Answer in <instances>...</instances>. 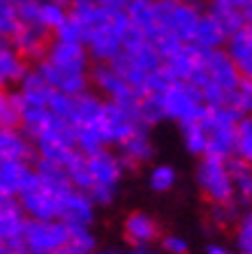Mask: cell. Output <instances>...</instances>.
I'll return each instance as SVG.
<instances>
[{"label": "cell", "instance_id": "1", "mask_svg": "<svg viewBox=\"0 0 252 254\" xmlns=\"http://www.w3.org/2000/svg\"><path fill=\"white\" fill-rule=\"evenodd\" d=\"M204 97L206 107H232L234 90L241 83V74L236 69L225 49L201 51L199 72L190 81Z\"/></svg>", "mask_w": 252, "mask_h": 254}, {"label": "cell", "instance_id": "2", "mask_svg": "<svg viewBox=\"0 0 252 254\" xmlns=\"http://www.w3.org/2000/svg\"><path fill=\"white\" fill-rule=\"evenodd\" d=\"M86 160V190L97 208H109L118 196V190L125 181V167L113 148H100L93 155H84Z\"/></svg>", "mask_w": 252, "mask_h": 254}, {"label": "cell", "instance_id": "3", "mask_svg": "<svg viewBox=\"0 0 252 254\" xmlns=\"http://www.w3.org/2000/svg\"><path fill=\"white\" fill-rule=\"evenodd\" d=\"M204 9H206L204 0H155L158 35H162V33L173 35L183 44H190L194 28H197V21L204 14Z\"/></svg>", "mask_w": 252, "mask_h": 254}, {"label": "cell", "instance_id": "4", "mask_svg": "<svg viewBox=\"0 0 252 254\" xmlns=\"http://www.w3.org/2000/svg\"><path fill=\"white\" fill-rule=\"evenodd\" d=\"M30 141H33L35 148V157L56 162L60 167H65L67 160L77 153V148H74V127L53 114H49L47 121L30 134Z\"/></svg>", "mask_w": 252, "mask_h": 254}, {"label": "cell", "instance_id": "5", "mask_svg": "<svg viewBox=\"0 0 252 254\" xmlns=\"http://www.w3.org/2000/svg\"><path fill=\"white\" fill-rule=\"evenodd\" d=\"M130 28L125 12L120 14H104L95 26H90L84 35L90 63H111L123 49V35Z\"/></svg>", "mask_w": 252, "mask_h": 254}, {"label": "cell", "instance_id": "6", "mask_svg": "<svg viewBox=\"0 0 252 254\" xmlns=\"http://www.w3.org/2000/svg\"><path fill=\"white\" fill-rule=\"evenodd\" d=\"M194 183L211 206H225V203H239L234 194V183L229 174V162L204 155L194 169Z\"/></svg>", "mask_w": 252, "mask_h": 254}, {"label": "cell", "instance_id": "7", "mask_svg": "<svg viewBox=\"0 0 252 254\" xmlns=\"http://www.w3.org/2000/svg\"><path fill=\"white\" fill-rule=\"evenodd\" d=\"M160 107L165 121L187 125V123L201 121L206 114V102L201 93L187 81H173L165 93L160 95Z\"/></svg>", "mask_w": 252, "mask_h": 254}, {"label": "cell", "instance_id": "8", "mask_svg": "<svg viewBox=\"0 0 252 254\" xmlns=\"http://www.w3.org/2000/svg\"><path fill=\"white\" fill-rule=\"evenodd\" d=\"M241 116L229 107H208L204 118H201V127L206 134V155L211 157H220V160H229L234 148V129H236V121Z\"/></svg>", "mask_w": 252, "mask_h": 254}, {"label": "cell", "instance_id": "9", "mask_svg": "<svg viewBox=\"0 0 252 254\" xmlns=\"http://www.w3.org/2000/svg\"><path fill=\"white\" fill-rule=\"evenodd\" d=\"M137 127H144L137 116V104H118V102L104 100L100 116L95 121V129L100 132V139L106 148H116Z\"/></svg>", "mask_w": 252, "mask_h": 254}, {"label": "cell", "instance_id": "10", "mask_svg": "<svg viewBox=\"0 0 252 254\" xmlns=\"http://www.w3.org/2000/svg\"><path fill=\"white\" fill-rule=\"evenodd\" d=\"M90 90L100 95L106 102H118V104H137L141 97L139 90H134L109 63H93L88 69Z\"/></svg>", "mask_w": 252, "mask_h": 254}, {"label": "cell", "instance_id": "11", "mask_svg": "<svg viewBox=\"0 0 252 254\" xmlns=\"http://www.w3.org/2000/svg\"><path fill=\"white\" fill-rule=\"evenodd\" d=\"M67 243V227L60 220H28L21 248L30 254H49L63 250Z\"/></svg>", "mask_w": 252, "mask_h": 254}, {"label": "cell", "instance_id": "12", "mask_svg": "<svg viewBox=\"0 0 252 254\" xmlns=\"http://www.w3.org/2000/svg\"><path fill=\"white\" fill-rule=\"evenodd\" d=\"M97 217V206L81 190L67 185L58 192V220L65 227H93Z\"/></svg>", "mask_w": 252, "mask_h": 254}, {"label": "cell", "instance_id": "13", "mask_svg": "<svg viewBox=\"0 0 252 254\" xmlns=\"http://www.w3.org/2000/svg\"><path fill=\"white\" fill-rule=\"evenodd\" d=\"M19 206L28 220H58V192L35 176L19 194Z\"/></svg>", "mask_w": 252, "mask_h": 254}, {"label": "cell", "instance_id": "14", "mask_svg": "<svg viewBox=\"0 0 252 254\" xmlns=\"http://www.w3.org/2000/svg\"><path fill=\"white\" fill-rule=\"evenodd\" d=\"M42 61H47L49 65L72 74H88L90 65H93L86 47L81 42H60V40H53V37L49 42V49Z\"/></svg>", "mask_w": 252, "mask_h": 254}, {"label": "cell", "instance_id": "15", "mask_svg": "<svg viewBox=\"0 0 252 254\" xmlns=\"http://www.w3.org/2000/svg\"><path fill=\"white\" fill-rule=\"evenodd\" d=\"M7 42L12 44V49L28 63V65H35L37 61L44 58L49 49V42H51V33H47L42 26H28V23H19L16 30H14Z\"/></svg>", "mask_w": 252, "mask_h": 254}, {"label": "cell", "instance_id": "16", "mask_svg": "<svg viewBox=\"0 0 252 254\" xmlns=\"http://www.w3.org/2000/svg\"><path fill=\"white\" fill-rule=\"evenodd\" d=\"M116 155L120 157L125 171H134V169L144 167L155 157V141L151 136L148 127H137L125 141H120L118 146L113 148Z\"/></svg>", "mask_w": 252, "mask_h": 254}, {"label": "cell", "instance_id": "17", "mask_svg": "<svg viewBox=\"0 0 252 254\" xmlns=\"http://www.w3.org/2000/svg\"><path fill=\"white\" fill-rule=\"evenodd\" d=\"M162 236L160 222L148 210H132L123 220V238L127 245H155Z\"/></svg>", "mask_w": 252, "mask_h": 254}, {"label": "cell", "instance_id": "18", "mask_svg": "<svg viewBox=\"0 0 252 254\" xmlns=\"http://www.w3.org/2000/svg\"><path fill=\"white\" fill-rule=\"evenodd\" d=\"M33 176V162L0 160V194L19 199V194L28 188Z\"/></svg>", "mask_w": 252, "mask_h": 254}, {"label": "cell", "instance_id": "19", "mask_svg": "<svg viewBox=\"0 0 252 254\" xmlns=\"http://www.w3.org/2000/svg\"><path fill=\"white\" fill-rule=\"evenodd\" d=\"M26 222H28V217L21 210L19 199L0 206V241L5 243L9 250L21 248Z\"/></svg>", "mask_w": 252, "mask_h": 254}, {"label": "cell", "instance_id": "20", "mask_svg": "<svg viewBox=\"0 0 252 254\" xmlns=\"http://www.w3.org/2000/svg\"><path fill=\"white\" fill-rule=\"evenodd\" d=\"M0 160H35L33 141L28 139V134L21 127H0Z\"/></svg>", "mask_w": 252, "mask_h": 254}, {"label": "cell", "instance_id": "21", "mask_svg": "<svg viewBox=\"0 0 252 254\" xmlns=\"http://www.w3.org/2000/svg\"><path fill=\"white\" fill-rule=\"evenodd\" d=\"M229 35L225 33L222 23L218 21V16L211 12V9H204V14L197 21V28L192 33V47L201 49V51H208V49H222Z\"/></svg>", "mask_w": 252, "mask_h": 254}, {"label": "cell", "instance_id": "22", "mask_svg": "<svg viewBox=\"0 0 252 254\" xmlns=\"http://www.w3.org/2000/svg\"><path fill=\"white\" fill-rule=\"evenodd\" d=\"M222 49H225V54L229 56V61L236 65L241 79H243L252 69V26L250 23L229 35Z\"/></svg>", "mask_w": 252, "mask_h": 254}, {"label": "cell", "instance_id": "23", "mask_svg": "<svg viewBox=\"0 0 252 254\" xmlns=\"http://www.w3.org/2000/svg\"><path fill=\"white\" fill-rule=\"evenodd\" d=\"M102 100L95 90H84L79 95H72V114L70 125L72 127H95V121L102 111Z\"/></svg>", "mask_w": 252, "mask_h": 254}, {"label": "cell", "instance_id": "24", "mask_svg": "<svg viewBox=\"0 0 252 254\" xmlns=\"http://www.w3.org/2000/svg\"><path fill=\"white\" fill-rule=\"evenodd\" d=\"M201 65V49L192 47V44H183L178 51H173L165 61V67L173 74L176 81H192V76L199 72Z\"/></svg>", "mask_w": 252, "mask_h": 254}, {"label": "cell", "instance_id": "25", "mask_svg": "<svg viewBox=\"0 0 252 254\" xmlns=\"http://www.w3.org/2000/svg\"><path fill=\"white\" fill-rule=\"evenodd\" d=\"M28 63L12 49L7 40L0 42V88H16L21 76L28 72Z\"/></svg>", "mask_w": 252, "mask_h": 254}, {"label": "cell", "instance_id": "26", "mask_svg": "<svg viewBox=\"0 0 252 254\" xmlns=\"http://www.w3.org/2000/svg\"><path fill=\"white\" fill-rule=\"evenodd\" d=\"M125 16L144 37L153 40L158 35V23H155V0H130L125 7Z\"/></svg>", "mask_w": 252, "mask_h": 254}, {"label": "cell", "instance_id": "27", "mask_svg": "<svg viewBox=\"0 0 252 254\" xmlns=\"http://www.w3.org/2000/svg\"><path fill=\"white\" fill-rule=\"evenodd\" d=\"M229 174L234 183V194L239 206H250L252 203V164L241 162L236 157H229Z\"/></svg>", "mask_w": 252, "mask_h": 254}, {"label": "cell", "instance_id": "28", "mask_svg": "<svg viewBox=\"0 0 252 254\" xmlns=\"http://www.w3.org/2000/svg\"><path fill=\"white\" fill-rule=\"evenodd\" d=\"M67 254H97V236L93 227H67Z\"/></svg>", "mask_w": 252, "mask_h": 254}, {"label": "cell", "instance_id": "29", "mask_svg": "<svg viewBox=\"0 0 252 254\" xmlns=\"http://www.w3.org/2000/svg\"><path fill=\"white\" fill-rule=\"evenodd\" d=\"M104 14H109V12H104L102 7H97L95 0H70V2H67V16L77 21V23L84 28V33H86L90 26H95Z\"/></svg>", "mask_w": 252, "mask_h": 254}, {"label": "cell", "instance_id": "30", "mask_svg": "<svg viewBox=\"0 0 252 254\" xmlns=\"http://www.w3.org/2000/svg\"><path fill=\"white\" fill-rule=\"evenodd\" d=\"M232 157L252 164V116H241L236 121Z\"/></svg>", "mask_w": 252, "mask_h": 254}, {"label": "cell", "instance_id": "31", "mask_svg": "<svg viewBox=\"0 0 252 254\" xmlns=\"http://www.w3.org/2000/svg\"><path fill=\"white\" fill-rule=\"evenodd\" d=\"M21 104L16 88H0V127H19Z\"/></svg>", "mask_w": 252, "mask_h": 254}, {"label": "cell", "instance_id": "32", "mask_svg": "<svg viewBox=\"0 0 252 254\" xmlns=\"http://www.w3.org/2000/svg\"><path fill=\"white\" fill-rule=\"evenodd\" d=\"M178 183V171L171 164H155L148 171V188L155 194H167L171 192Z\"/></svg>", "mask_w": 252, "mask_h": 254}, {"label": "cell", "instance_id": "33", "mask_svg": "<svg viewBox=\"0 0 252 254\" xmlns=\"http://www.w3.org/2000/svg\"><path fill=\"white\" fill-rule=\"evenodd\" d=\"M180 141H183L187 153L194 155V157H204L206 155V134L199 121L180 125Z\"/></svg>", "mask_w": 252, "mask_h": 254}, {"label": "cell", "instance_id": "34", "mask_svg": "<svg viewBox=\"0 0 252 254\" xmlns=\"http://www.w3.org/2000/svg\"><path fill=\"white\" fill-rule=\"evenodd\" d=\"M67 19V5L58 2H40V26L47 33H56Z\"/></svg>", "mask_w": 252, "mask_h": 254}, {"label": "cell", "instance_id": "35", "mask_svg": "<svg viewBox=\"0 0 252 254\" xmlns=\"http://www.w3.org/2000/svg\"><path fill=\"white\" fill-rule=\"evenodd\" d=\"M234 245L239 254H252V210L243 213L234 224Z\"/></svg>", "mask_w": 252, "mask_h": 254}, {"label": "cell", "instance_id": "36", "mask_svg": "<svg viewBox=\"0 0 252 254\" xmlns=\"http://www.w3.org/2000/svg\"><path fill=\"white\" fill-rule=\"evenodd\" d=\"M173 74L169 72L165 67V63L160 67H155L153 72H148L146 81H144V86H141V93H148V95H162L167 88L173 83Z\"/></svg>", "mask_w": 252, "mask_h": 254}, {"label": "cell", "instance_id": "37", "mask_svg": "<svg viewBox=\"0 0 252 254\" xmlns=\"http://www.w3.org/2000/svg\"><path fill=\"white\" fill-rule=\"evenodd\" d=\"M229 109H234L239 116H252V81L241 79L239 88L234 90Z\"/></svg>", "mask_w": 252, "mask_h": 254}, {"label": "cell", "instance_id": "38", "mask_svg": "<svg viewBox=\"0 0 252 254\" xmlns=\"http://www.w3.org/2000/svg\"><path fill=\"white\" fill-rule=\"evenodd\" d=\"M241 217V206L239 203H225V206H211V222L218 229L234 227L236 220Z\"/></svg>", "mask_w": 252, "mask_h": 254}, {"label": "cell", "instance_id": "39", "mask_svg": "<svg viewBox=\"0 0 252 254\" xmlns=\"http://www.w3.org/2000/svg\"><path fill=\"white\" fill-rule=\"evenodd\" d=\"M206 9H208V7H206ZM211 12L218 16V21L222 23L227 35H232V33H236V30H241L243 26H248V21L241 9H211Z\"/></svg>", "mask_w": 252, "mask_h": 254}, {"label": "cell", "instance_id": "40", "mask_svg": "<svg viewBox=\"0 0 252 254\" xmlns=\"http://www.w3.org/2000/svg\"><path fill=\"white\" fill-rule=\"evenodd\" d=\"M155 245H158V250L162 254H190L187 238H183L178 234H162Z\"/></svg>", "mask_w": 252, "mask_h": 254}, {"label": "cell", "instance_id": "41", "mask_svg": "<svg viewBox=\"0 0 252 254\" xmlns=\"http://www.w3.org/2000/svg\"><path fill=\"white\" fill-rule=\"evenodd\" d=\"M14 9H16L19 23L40 26V0H16V2H14Z\"/></svg>", "mask_w": 252, "mask_h": 254}, {"label": "cell", "instance_id": "42", "mask_svg": "<svg viewBox=\"0 0 252 254\" xmlns=\"http://www.w3.org/2000/svg\"><path fill=\"white\" fill-rule=\"evenodd\" d=\"M19 19H16V9H14L12 0H0V37H9L16 30Z\"/></svg>", "mask_w": 252, "mask_h": 254}, {"label": "cell", "instance_id": "43", "mask_svg": "<svg viewBox=\"0 0 252 254\" xmlns=\"http://www.w3.org/2000/svg\"><path fill=\"white\" fill-rule=\"evenodd\" d=\"M84 35H86V33H84V28H81L74 19H70V16H67L65 23H63V26H60L58 30L51 35V37H53V40H60V42H81V44H84Z\"/></svg>", "mask_w": 252, "mask_h": 254}, {"label": "cell", "instance_id": "44", "mask_svg": "<svg viewBox=\"0 0 252 254\" xmlns=\"http://www.w3.org/2000/svg\"><path fill=\"white\" fill-rule=\"evenodd\" d=\"M208 9H241L246 7V0H204Z\"/></svg>", "mask_w": 252, "mask_h": 254}, {"label": "cell", "instance_id": "45", "mask_svg": "<svg viewBox=\"0 0 252 254\" xmlns=\"http://www.w3.org/2000/svg\"><path fill=\"white\" fill-rule=\"evenodd\" d=\"M95 2H97V7H102V9L109 14L125 12V7L130 5V0H95Z\"/></svg>", "mask_w": 252, "mask_h": 254}, {"label": "cell", "instance_id": "46", "mask_svg": "<svg viewBox=\"0 0 252 254\" xmlns=\"http://www.w3.org/2000/svg\"><path fill=\"white\" fill-rule=\"evenodd\" d=\"M204 254H236L232 248H227L222 243H208L204 248Z\"/></svg>", "mask_w": 252, "mask_h": 254}, {"label": "cell", "instance_id": "47", "mask_svg": "<svg viewBox=\"0 0 252 254\" xmlns=\"http://www.w3.org/2000/svg\"><path fill=\"white\" fill-rule=\"evenodd\" d=\"M125 254H162L158 250V245H130Z\"/></svg>", "mask_w": 252, "mask_h": 254}, {"label": "cell", "instance_id": "48", "mask_svg": "<svg viewBox=\"0 0 252 254\" xmlns=\"http://www.w3.org/2000/svg\"><path fill=\"white\" fill-rule=\"evenodd\" d=\"M243 16H246L248 23H252V0H246V7H243Z\"/></svg>", "mask_w": 252, "mask_h": 254}, {"label": "cell", "instance_id": "49", "mask_svg": "<svg viewBox=\"0 0 252 254\" xmlns=\"http://www.w3.org/2000/svg\"><path fill=\"white\" fill-rule=\"evenodd\" d=\"M40 2H58V5H67L70 0H40Z\"/></svg>", "mask_w": 252, "mask_h": 254}, {"label": "cell", "instance_id": "50", "mask_svg": "<svg viewBox=\"0 0 252 254\" xmlns=\"http://www.w3.org/2000/svg\"><path fill=\"white\" fill-rule=\"evenodd\" d=\"M9 254H30V252H26L23 248H16V250H9Z\"/></svg>", "mask_w": 252, "mask_h": 254}, {"label": "cell", "instance_id": "51", "mask_svg": "<svg viewBox=\"0 0 252 254\" xmlns=\"http://www.w3.org/2000/svg\"><path fill=\"white\" fill-rule=\"evenodd\" d=\"M97 254H125V252H118V250H102V252Z\"/></svg>", "mask_w": 252, "mask_h": 254}, {"label": "cell", "instance_id": "52", "mask_svg": "<svg viewBox=\"0 0 252 254\" xmlns=\"http://www.w3.org/2000/svg\"><path fill=\"white\" fill-rule=\"evenodd\" d=\"M0 254H9V248H7L2 241H0Z\"/></svg>", "mask_w": 252, "mask_h": 254}, {"label": "cell", "instance_id": "53", "mask_svg": "<svg viewBox=\"0 0 252 254\" xmlns=\"http://www.w3.org/2000/svg\"><path fill=\"white\" fill-rule=\"evenodd\" d=\"M243 79H248V81H252V69H250V72H248V74H246V76H243Z\"/></svg>", "mask_w": 252, "mask_h": 254}, {"label": "cell", "instance_id": "54", "mask_svg": "<svg viewBox=\"0 0 252 254\" xmlns=\"http://www.w3.org/2000/svg\"><path fill=\"white\" fill-rule=\"evenodd\" d=\"M49 254H67L65 250H56V252H49Z\"/></svg>", "mask_w": 252, "mask_h": 254}, {"label": "cell", "instance_id": "55", "mask_svg": "<svg viewBox=\"0 0 252 254\" xmlns=\"http://www.w3.org/2000/svg\"><path fill=\"white\" fill-rule=\"evenodd\" d=\"M2 40H5V37H0V42H2Z\"/></svg>", "mask_w": 252, "mask_h": 254}, {"label": "cell", "instance_id": "56", "mask_svg": "<svg viewBox=\"0 0 252 254\" xmlns=\"http://www.w3.org/2000/svg\"><path fill=\"white\" fill-rule=\"evenodd\" d=\"M12 2H16V0H12Z\"/></svg>", "mask_w": 252, "mask_h": 254}, {"label": "cell", "instance_id": "57", "mask_svg": "<svg viewBox=\"0 0 252 254\" xmlns=\"http://www.w3.org/2000/svg\"><path fill=\"white\" fill-rule=\"evenodd\" d=\"M250 26H252V23H250Z\"/></svg>", "mask_w": 252, "mask_h": 254}]
</instances>
